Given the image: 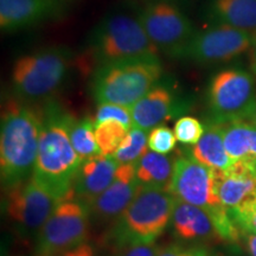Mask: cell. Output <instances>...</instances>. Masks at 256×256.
<instances>
[{"label": "cell", "mask_w": 256, "mask_h": 256, "mask_svg": "<svg viewBox=\"0 0 256 256\" xmlns=\"http://www.w3.org/2000/svg\"><path fill=\"white\" fill-rule=\"evenodd\" d=\"M72 116L55 102L42 110L40 146L32 178L60 202L72 198L81 159L69 136Z\"/></svg>", "instance_id": "1"}, {"label": "cell", "mask_w": 256, "mask_h": 256, "mask_svg": "<svg viewBox=\"0 0 256 256\" xmlns=\"http://www.w3.org/2000/svg\"><path fill=\"white\" fill-rule=\"evenodd\" d=\"M42 113L18 100H8L2 112L0 166L6 188L30 177L36 164Z\"/></svg>", "instance_id": "2"}, {"label": "cell", "mask_w": 256, "mask_h": 256, "mask_svg": "<svg viewBox=\"0 0 256 256\" xmlns=\"http://www.w3.org/2000/svg\"><path fill=\"white\" fill-rule=\"evenodd\" d=\"M162 76L158 56L119 60L96 66L92 92L100 104L133 107L154 87Z\"/></svg>", "instance_id": "3"}, {"label": "cell", "mask_w": 256, "mask_h": 256, "mask_svg": "<svg viewBox=\"0 0 256 256\" xmlns=\"http://www.w3.org/2000/svg\"><path fill=\"white\" fill-rule=\"evenodd\" d=\"M176 198L165 188L142 186L132 203L119 216L114 238L122 247L154 243L172 218Z\"/></svg>", "instance_id": "4"}, {"label": "cell", "mask_w": 256, "mask_h": 256, "mask_svg": "<svg viewBox=\"0 0 256 256\" xmlns=\"http://www.w3.org/2000/svg\"><path fill=\"white\" fill-rule=\"evenodd\" d=\"M88 49L96 64L158 56V49L144 30L139 18L124 14L104 17L89 37Z\"/></svg>", "instance_id": "5"}, {"label": "cell", "mask_w": 256, "mask_h": 256, "mask_svg": "<svg viewBox=\"0 0 256 256\" xmlns=\"http://www.w3.org/2000/svg\"><path fill=\"white\" fill-rule=\"evenodd\" d=\"M72 51L50 46L25 55L14 62L12 84L17 96L40 100L62 87L72 72Z\"/></svg>", "instance_id": "6"}, {"label": "cell", "mask_w": 256, "mask_h": 256, "mask_svg": "<svg viewBox=\"0 0 256 256\" xmlns=\"http://www.w3.org/2000/svg\"><path fill=\"white\" fill-rule=\"evenodd\" d=\"M254 78L243 69L217 72L209 83L208 106L211 122L226 124L249 120L256 104Z\"/></svg>", "instance_id": "7"}, {"label": "cell", "mask_w": 256, "mask_h": 256, "mask_svg": "<svg viewBox=\"0 0 256 256\" xmlns=\"http://www.w3.org/2000/svg\"><path fill=\"white\" fill-rule=\"evenodd\" d=\"M89 208L74 198L60 200L38 232V256H52L84 243Z\"/></svg>", "instance_id": "8"}, {"label": "cell", "mask_w": 256, "mask_h": 256, "mask_svg": "<svg viewBox=\"0 0 256 256\" xmlns=\"http://www.w3.org/2000/svg\"><path fill=\"white\" fill-rule=\"evenodd\" d=\"M139 20L156 49L177 58L196 34L190 19L166 0L147 5Z\"/></svg>", "instance_id": "9"}, {"label": "cell", "mask_w": 256, "mask_h": 256, "mask_svg": "<svg viewBox=\"0 0 256 256\" xmlns=\"http://www.w3.org/2000/svg\"><path fill=\"white\" fill-rule=\"evenodd\" d=\"M252 34L229 25L218 24L196 32L178 58L200 64L228 62L250 49Z\"/></svg>", "instance_id": "10"}, {"label": "cell", "mask_w": 256, "mask_h": 256, "mask_svg": "<svg viewBox=\"0 0 256 256\" xmlns=\"http://www.w3.org/2000/svg\"><path fill=\"white\" fill-rule=\"evenodd\" d=\"M60 203L52 194L44 190L34 178L8 186L6 211L10 218L24 232H40Z\"/></svg>", "instance_id": "11"}, {"label": "cell", "mask_w": 256, "mask_h": 256, "mask_svg": "<svg viewBox=\"0 0 256 256\" xmlns=\"http://www.w3.org/2000/svg\"><path fill=\"white\" fill-rule=\"evenodd\" d=\"M178 200L210 211L220 206L215 191V172L191 156L176 159L174 176L168 188Z\"/></svg>", "instance_id": "12"}, {"label": "cell", "mask_w": 256, "mask_h": 256, "mask_svg": "<svg viewBox=\"0 0 256 256\" xmlns=\"http://www.w3.org/2000/svg\"><path fill=\"white\" fill-rule=\"evenodd\" d=\"M69 0H0V26L14 32L52 19L62 18Z\"/></svg>", "instance_id": "13"}, {"label": "cell", "mask_w": 256, "mask_h": 256, "mask_svg": "<svg viewBox=\"0 0 256 256\" xmlns=\"http://www.w3.org/2000/svg\"><path fill=\"white\" fill-rule=\"evenodd\" d=\"M188 104L180 100L168 84H156L151 90L130 107L132 127L150 130L182 113Z\"/></svg>", "instance_id": "14"}, {"label": "cell", "mask_w": 256, "mask_h": 256, "mask_svg": "<svg viewBox=\"0 0 256 256\" xmlns=\"http://www.w3.org/2000/svg\"><path fill=\"white\" fill-rule=\"evenodd\" d=\"M119 162L113 156H96L82 162L74 182L72 198L90 208L113 183Z\"/></svg>", "instance_id": "15"}, {"label": "cell", "mask_w": 256, "mask_h": 256, "mask_svg": "<svg viewBox=\"0 0 256 256\" xmlns=\"http://www.w3.org/2000/svg\"><path fill=\"white\" fill-rule=\"evenodd\" d=\"M138 180L136 164H120L113 183L98 197L90 209L101 218H114L120 216L142 188Z\"/></svg>", "instance_id": "16"}, {"label": "cell", "mask_w": 256, "mask_h": 256, "mask_svg": "<svg viewBox=\"0 0 256 256\" xmlns=\"http://www.w3.org/2000/svg\"><path fill=\"white\" fill-rule=\"evenodd\" d=\"M215 172V191L223 206L234 210L256 197V171L235 162L228 171Z\"/></svg>", "instance_id": "17"}, {"label": "cell", "mask_w": 256, "mask_h": 256, "mask_svg": "<svg viewBox=\"0 0 256 256\" xmlns=\"http://www.w3.org/2000/svg\"><path fill=\"white\" fill-rule=\"evenodd\" d=\"M171 220L176 236L184 241H204L218 238L206 210L178 198L176 200Z\"/></svg>", "instance_id": "18"}, {"label": "cell", "mask_w": 256, "mask_h": 256, "mask_svg": "<svg viewBox=\"0 0 256 256\" xmlns=\"http://www.w3.org/2000/svg\"><path fill=\"white\" fill-rule=\"evenodd\" d=\"M226 152L232 160L246 164L256 171V126L248 120L222 124Z\"/></svg>", "instance_id": "19"}, {"label": "cell", "mask_w": 256, "mask_h": 256, "mask_svg": "<svg viewBox=\"0 0 256 256\" xmlns=\"http://www.w3.org/2000/svg\"><path fill=\"white\" fill-rule=\"evenodd\" d=\"M190 156L214 171H228L235 164L224 146L222 124L211 121L206 124L200 142L192 146Z\"/></svg>", "instance_id": "20"}, {"label": "cell", "mask_w": 256, "mask_h": 256, "mask_svg": "<svg viewBox=\"0 0 256 256\" xmlns=\"http://www.w3.org/2000/svg\"><path fill=\"white\" fill-rule=\"evenodd\" d=\"M210 11L218 24L256 31V0H214Z\"/></svg>", "instance_id": "21"}, {"label": "cell", "mask_w": 256, "mask_h": 256, "mask_svg": "<svg viewBox=\"0 0 256 256\" xmlns=\"http://www.w3.org/2000/svg\"><path fill=\"white\" fill-rule=\"evenodd\" d=\"M174 162L176 159L174 160L165 154L146 152L136 164L138 180L144 186L168 190L174 176Z\"/></svg>", "instance_id": "22"}, {"label": "cell", "mask_w": 256, "mask_h": 256, "mask_svg": "<svg viewBox=\"0 0 256 256\" xmlns=\"http://www.w3.org/2000/svg\"><path fill=\"white\" fill-rule=\"evenodd\" d=\"M69 136L81 162L101 154L95 139V121L90 118L81 120L72 118L69 124Z\"/></svg>", "instance_id": "23"}, {"label": "cell", "mask_w": 256, "mask_h": 256, "mask_svg": "<svg viewBox=\"0 0 256 256\" xmlns=\"http://www.w3.org/2000/svg\"><path fill=\"white\" fill-rule=\"evenodd\" d=\"M147 142L148 138L146 130L132 127L113 156L119 164H136L138 160L147 152Z\"/></svg>", "instance_id": "24"}, {"label": "cell", "mask_w": 256, "mask_h": 256, "mask_svg": "<svg viewBox=\"0 0 256 256\" xmlns=\"http://www.w3.org/2000/svg\"><path fill=\"white\" fill-rule=\"evenodd\" d=\"M128 128L118 121L95 124V139L102 156H114L126 138Z\"/></svg>", "instance_id": "25"}, {"label": "cell", "mask_w": 256, "mask_h": 256, "mask_svg": "<svg viewBox=\"0 0 256 256\" xmlns=\"http://www.w3.org/2000/svg\"><path fill=\"white\" fill-rule=\"evenodd\" d=\"M174 132L177 142L184 145H196L203 136L206 128L200 120L194 116H182L174 124Z\"/></svg>", "instance_id": "26"}, {"label": "cell", "mask_w": 256, "mask_h": 256, "mask_svg": "<svg viewBox=\"0 0 256 256\" xmlns=\"http://www.w3.org/2000/svg\"><path fill=\"white\" fill-rule=\"evenodd\" d=\"M95 124H98L104 121H118L122 124L128 130L133 126L132 115L128 108L113 104H100L95 114Z\"/></svg>", "instance_id": "27"}, {"label": "cell", "mask_w": 256, "mask_h": 256, "mask_svg": "<svg viewBox=\"0 0 256 256\" xmlns=\"http://www.w3.org/2000/svg\"><path fill=\"white\" fill-rule=\"evenodd\" d=\"M174 132H172L166 126H156L150 132L148 136V147L152 152L159 153V154L168 156L176 147Z\"/></svg>", "instance_id": "28"}, {"label": "cell", "mask_w": 256, "mask_h": 256, "mask_svg": "<svg viewBox=\"0 0 256 256\" xmlns=\"http://www.w3.org/2000/svg\"><path fill=\"white\" fill-rule=\"evenodd\" d=\"M229 211L240 229L248 234H256V197Z\"/></svg>", "instance_id": "29"}, {"label": "cell", "mask_w": 256, "mask_h": 256, "mask_svg": "<svg viewBox=\"0 0 256 256\" xmlns=\"http://www.w3.org/2000/svg\"><path fill=\"white\" fill-rule=\"evenodd\" d=\"M156 256H206V252L200 248H188L180 244H170L160 248Z\"/></svg>", "instance_id": "30"}, {"label": "cell", "mask_w": 256, "mask_h": 256, "mask_svg": "<svg viewBox=\"0 0 256 256\" xmlns=\"http://www.w3.org/2000/svg\"><path fill=\"white\" fill-rule=\"evenodd\" d=\"M158 250L154 243H142L124 247L119 256H156Z\"/></svg>", "instance_id": "31"}, {"label": "cell", "mask_w": 256, "mask_h": 256, "mask_svg": "<svg viewBox=\"0 0 256 256\" xmlns=\"http://www.w3.org/2000/svg\"><path fill=\"white\" fill-rule=\"evenodd\" d=\"M52 256H98L95 249L92 248V246L88 244V243H82V244L76 246L68 250H64L58 254L52 255Z\"/></svg>", "instance_id": "32"}, {"label": "cell", "mask_w": 256, "mask_h": 256, "mask_svg": "<svg viewBox=\"0 0 256 256\" xmlns=\"http://www.w3.org/2000/svg\"><path fill=\"white\" fill-rule=\"evenodd\" d=\"M250 66L252 72L256 75V31L252 34V46H250Z\"/></svg>", "instance_id": "33"}, {"label": "cell", "mask_w": 256, "mask_h": 256, "mask_svg": "<svg viewBox=\"0 0 256 256\" xmlns=\"http://www.w3.org/2000/svg\"><path fill=\"white\" fill-rule=\"evenodd\" d=\"M247 248L252 256H256V234H248Z\"/></svg>", "instance_id": "34"}, {"label": "cell", "mask_w": 256, "mask_h": 256, "mask_svg": "<svg viewBox=\"0 0 256 256\" xmlns=\"http://www.w3.org/2000/svg\"><path fill=\"white\" fill-rule=\"evenodd\" d=\"M248 121H250V122H252L256 126V104H255V107H254V110H252V115H250V118H249V120Z\"/></svg>", "instance_id": "35"}, {"label": "cell", "mask_w": 256, "mask_h": 256, "mask_svg": "<svg viewBox=\"0 0 256 256\" xmlns=\"http://www.w3.org/2000/svg\"><path fill=\"white\" fill-rule=\"evenodd\" d=\"M69 2H72V0H69Z\"/></svg>", "instance_id": "36"}]
</instances>
